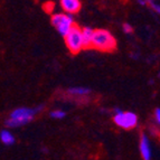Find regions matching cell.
I'll return each instance as SVG.
<instances>
[{
	"label": "cell",
	"mask_w": 160,
	"mask_h": 160,
	"mask_svg": "<svg viewBox=\"0 0 160 160\" xmlns=\"http://www.w3.org/2000/svg\"><path fill=\"white\" fill-rule=\"evenodd\" d=\"M42 108L38 109H28V108H19L10 113V117L7 120V126L10 128L24 126L34 119L35 114L39 111Z\"/></svg>",
	"instance_id": "6da1fadb"
},
{
	"label": "cell",
	"mask_w": 160,
	"mask_h": 160,
	"mask_svg": "<svg viewBox=\"0 0 160 160\" xmlns=\"http://www.w3.org/2000/svg\"><path fill=\"white\" fill-rule=\"evenodd\" d=\"M92 47L103 52H111L117 47V40L112 34L105 29L94 30Z\"/></svg>",
	"instance_id": "7a4b0ae2"
},
{
	"label": "cell",
	"mask_w": 160,
	"mask_h": 160,
	"mask_svg": "<svg viewBox=\"0 0 160 160\" xmlns=\"http://www.w3.org/2000/svg\"><path fill=\"white\" fill-rule=\"evenodd\" d=\"M65 43H66L67 48L69 52L73 54H78L84 48L83 46V37H82V30L78 26L73 27L71 32L65 36Z\"/></svg>",
	"instance_id": "3957f363"
},
{
	"label": "cell",
	"mask_w": 160,
	"mask_h": 160,
	"mask_svg": "<svg viewBox=\"0 0 160 160\" xmlns=\"http://www.w3.org/2000/svg\"><path fill=\"white\" fill-rule=\"evenodd\" d=\"M52 25L62 36L65 37L74 27V22L72 17L66 13H55L52 16Z\"/></svg>",
	"instance_id": "277c9868"
},
{
	"label": "cell",
	"mask_w": 160,
	"mask_h": 160,
	"mask_svg": "<svg viewBox=\"0 0 160 160\" xmlns=\"http://www.w3.org/2000/svg\"><path fill=\"white\" fill-rule=\"evenodd\" d=\"M114 122L117 126L121 127L122 129H132L137 126L138 118L132 112H122L120 110H115Z\"/></svg>",
	"instance_id": "5b68a950"
},
{
	"label": "cell",
	"mask_w": 160,
	"mask_h": 160,
	"mask_svg": "<svg viewBox=\"0 0 160 160\" xmlns=\"http://www.w3.org/2000/svg\"><path fill=\"white\" fill-rule=\"evenodd\" d=\"M62 8L68 13H76L81 9V1L78 0H62Z\"/></svg>",
	"instance_id": "8992f818"
},
{
	"label": "cell",
	"mask_w": 160,
	"mask_h": 160,
	"mask_svg": "<svg viewBox=\"0 0 160 160\" xmlns=\"http://www.w3.org/2000/svg\"><path fill=\"white\" fill-rule=\"evenodd\" d=\"M140 151L144 160H150L151 158V148H150L149 139L146 134H142L141 141H140Z\"/></svg>",
	"instance_id": "52a82bcc"
},
{
	"label": "cell",
	"mask_w": 160,
	"mask_h": 160,
	"mask_svg": "<svg viewBox=\"0 0 160 160\" xmlns=\"http://www.w3.org/2000/svg\"><path fill=\"white\" fill-rule=\"evenodd\" d=\"M94 30L92 28H84L82 29V37H83V46L84 48H88L92 46V40H93Z\"/></svg>",
	"instance_id": "ba28073f"
},
{
	"label": "cell",
	"mask_w": 160,
	"mask_h": 160,
	"mask_svg": "<svg viewBox=\"0 0 160 160\" xmlns=\"http://www.w3.org/2000/svg\"><path fill=\"white\" fill-rule=\"evenodd\" d=\"M0 139H1V141L5 144H12L13 142H15V137L12 136L11 132H9V131H7V130L1 131Z\"/></svg>",
	"instance_id": "9c48e42d"
},
{
	"label": "cell",
	"mask_w": 160,
	"mask_h": 160,
	"mask_svg": "<svg viewBox=\"0 0 160 160\" xmlns=\"http://www.w3.org/2000/svg\"><path fill=\"white\" fill-rule=\"evenodd\" d=\"M68 92L73 95H86L90 93V90L86 88H69Z\"/></svg>",
	"instance_id": "30bf717a"
},
{
	"label": "cell",
	"mask_w": 160,
	"mask_h": 160,
	"mask_svg": "<svg viewBox=\"0 0 160 160\" xmlns=\"http://www.w3.org/2000/svg\"><path fill=\"white\" fill-rule=\"evenodd\" d=\"M51 115L53 118H55V119H62V118L65 117V113L63 112V111H59V110H57V111H53V112L51 113Z\"/></svg>",
	"instance_id": "8fae6325"
},
{
	"label": "cell",
	"mask_w": 160,
	"mask_h": 160,
	"mask_svg": "<svg viewBox=\"0 0 160 160\" xmlns=\"http://www.w3.org/2000/svg\"><path fill=\"white\" fill-rule=\"evenodd\" d=\"M123 30L126 32V34H130V32H132L133 28H132V27H131L129 24H124V25H123Z\"/></svg>",
	"instance_id": "7c38bea8"
},
{
	"label": "cell",
	"mask_w": 160,
	"mask_h": 160,
	"mask_svg": "<svg viewBox=\"0 0 160 160\" xmlns=\"http://www.w3.org/2000/svg\"><path fill=\"white\" fill-rule=\"evenodd\" d=\"M151 6L153 7V9H155L157 12H159L160 13V3H157V2H155V1H151Z\"/></svg>",
	"instance_id": "4fadbf2b"
},
{
	"label": "cell",
	"mask_w": 160,
	"mask_h": 160,
	"mask_svg": "<svg viewBox=\"0 0 160 160\" xmlns=\"http://www.w3.org/2000/svg\"><path fill=\"white\" fill-rule=\"evenodd\" d=\"M156 119H157V122L159 123V126H160V109L156 110Z\"/></svg>",
	"instance_id": "5bb4252c"
}]
</instances>
